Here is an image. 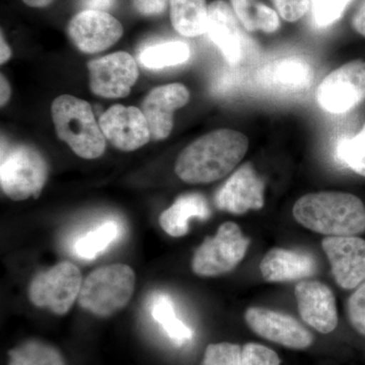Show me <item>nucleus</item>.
Listing matches in <instances>:
<instances>
[{"mask_svg": "<svg viewBox=\"0 0 365 365\" xmlns=\"http://www.w3.org/2000/svg\"><path fill=\"white\" fill-rule=\"evenodd\" d=\"M11 97V88L4 74L0 76V106L4 108Z\"/></svg>", "mask_w": 365, "mask_h": 365, "instance_id": "c9c22d12", "label": "nucleus"}, {"mask_svg": "<svg viewBox=\"0 0 365 365\" xmlns=\"http://www.w3.org/2000/svg\"><path fill=\"white\" fill-rule=\"evenodd\" d=\"M202 365H242V347L228 342L210 344L206 348Z\"/></svg>", "mask_w": 365, "mask_h": 365, "instance_id": "c85d7f7f", "label": "nucleus"}, {"mask_svg": "<svg viewBox=\"0 0 365 365\" xmlns=\"http://www.w3.org/2000/svg\"><path fill=\"white\" fill-rule=\"evenodd\" d=\"M190 93L181 83L158 86L144 98L141 111L150 126L153 140H165L174 126V112L188 104Z\"/></svg>", "mask_w": 365, "mask_h": 365, "instance_id": "dca6fc26", "label": "nucleus"}, {"mask_svg": "<svg viewBox=\"0 0 365 365\" xmlns=\"http://www.w3.org/2000/svg\"><path fill=\"white\" fill-rule=\"evenodd\" d=\"M245 319L254 333L276 344L295 350L307 349L313 344L312 333L287 314L264 307H249Z\"/></svg>", "mask_w": 365, "mask_h": 365, "instance_id": "9b49d317", "label": "nucleus"}, {"mask_svg": "<svg viewBox=\"0 0 365 365\" xmlns=\"http://www.w3.org/2000/svg\"><path fill=\"white\" fill-rule=\"evenodd\" d=\"M242 365H281V360L267 346L247 343L242 347Z\"/></svg>", "mask_w": 365, "mask_h": 365, "instance_id": "c756f323", "label": "nucleus"}, {"mask_svg": "<svg viewBox=\"0 0 365 365\" xmlns=\"http://www.w3.org/2000/svg\"><path fill=\"white\" fill-rule=\"evenodd\" d=\"M332 268L334 279L344 289L365 282V240L352 237H327L322 242Z\"/></svg>", "mask_w": 365, "mask_h": 365, "instance_id": "f8f14e48", "label": "nucleus"}, {"mask_svg": "<svg viewBox=\"0 0 365 365\" xmlns=\"http://www.w3.org/2000/svg\"><path fill=\"white\" fill-rule=\"evenodd\" d=\"M51 115L57 136L78 157L95 160L105 153L106 137L88 102L59 96L53 101Z\"/></svg>", "mask_w": 365, "mask_h": 365, "instance_id": "7ed1b4c3", "label": "nucleus"}, {"mask_svg": "<svg viewBox=\"0 0 365 365\" xmlns=\"http://www.w3.org/2000/svg\"><path fill=\"white\" fill-rule=\"evenodd\" d=\"M292 213L302 227L329 237H352L365 232V205L345 192L326 191L300 197Z\"/></svg>", "mask_w": 365, "mask_h": 365, "instance_id": "f03ea898", "label": "nucleus"}, {"mask_svg": "<svg viewBox=\"0 0 365 365\" xmlns=\"http://www.w3.org/2000/svg\"><path fill=\"white\" fill-rule=\"evenodd\" d=\"M83 281L78 266L68 261L60 262L33 278L29 287V297L34 306L62 316L68 313L78 300Z\"/></svg>", "mask_w": 365, "mask_h": 365, "instance_id": "0eeeda50", "label": "nucleus"}, {"mask_svg": "<svg viewBox=\"0 0 365 365\" xmlns=\"http://www.w3.org/2000/svg\"><path fill=\"white\" fill-rule=\"evenodd\" d=\"M300 317L304 323L322 334L332 333L338 326L335 295L325 283L302 281L294 288Z\"/></svg>", "mask_w": 365, "mask_h": 365, "instance_id": "2eb2a0df", "label": "nucleus"}, {"mask_svg": "<svg viewBox=\"0 0 365 365\" xmlns=\"http://www.w3.org/2000/svg\"><path fill=\"white\" fill-rule=\"evenodd\" d=\"M48 168L39 151L30 145L1 146L0 184L14 201L39 198L47 181Z\"/></svg>", "mask_w": 365, "mask_h": 365, "instance_id": "39448f33", "label": "nucleus"}, {"mask_svg": "<svg viewBox=\"0 0 365 365\" xmlns=\"http://www.w3.org/2000/svg\"><path fill=\"white\" fill-rule=\"evenodd\" d=\"M237 20L249 32L274 33L279 29L278 14L258 0H230Z\"/></svg>", "mask_w": 365, "mask_h": 365, "instance_id": "5701e85b", "label": "nucleus"}, {"mask_svg": "<svg viewBox=\"0 0 365 365\" xmlns=\"http://www.w3.org/2000/svg\"><path fill=\"white\" fill-rule=\"evenodd\" d=\"M170 21L178 33L185 37L206 34L208 6L206 0H170Z\"/></svg>", "mask_w": 365, "mask_h": 365, "instance_id": "aec40b11", "label": "nucleus"}, {"mask_svg": "<svg viewBox=\"0 0 365 365\" xmlns=\"http://www.w3.org/2000/svg\"><path fill=\"white\" fill-rule=\"evenodd\" d=\"M278 14L287 21L294 23L307 13L311 0H272Z\"/></svg>", "mask_w": 365, "mask_h": 365, "instance_id": "2f4dec72", "label": "nucleus"}, {"mask_svg": "<svg viewBox=\"0 0 365 365\" xmlns=\"http://www.w3.org/2000/svg\"><path fill=\"white\" fill-rule=\"evenodd\" d=\"M313 256L282 248L269 250L261 261L260 271L267 282H285L309 277L317 272Z\"/></svg>", "mask_w": 365, "mask_h": 365, "instance_id": "a211bd4d", "label": "nucleus"}, {"mask_svg": "<svg viewBox=\"0 0 365 365\" xmlns=\"http://www.w3.org/2000/svg\"><path fill=\"white\" fill-rule=\"evenodd\" d=\"M120 227L116 222H107L79 237L76 253L79 258L93 260L103 253L119 237Z\"/></svg>", "mask_w": 365, "mask_h": 365, "instance_id": "393cba45", "label": "nucleus"}, {"mask_svg": "<svg viewBox=\"0 0 365 365\" xmlns=\"http://www.w3.org/2000/svg\"><path fill=\"white\" fill-rule=\"evenodd\" d=\"M353 0H311L312 19L318 28H327L339 21Z\"/></svg>", "mask_w": 365, "mask_h": 365, "instance_id": "cd10ccee", "label": "nucleus"}, {"mask_svg": "<svg viewBox=\"0 0 365 365\" xmlns=\"http://www.w3.org/2000/svg\"><path fill=\"white\" fill-rule=\"evenodd\" d=\"M335 158L341 165L365 178V123L359 133L339 139Z\"/></svg>", "mask_w": 365, "mask_h": 365, "instance_id": "bb28decb", "label": "nucleus"}, {"mask_svg": "<svg viewBox=\"0 0 365 365\" xmlns=\"http://www.w3.org/2000/svg\"><path fill=\"white\" fill-rule=\"evenodd\" d=\"M123 33V26L112 14L93 9H85L76 14L67 26L71 42L88 54L112 47L121 39Z\"/></svg>", "mask_w": 365, "mask_h": 365, "instance_id": "9d476101", "label": "nucleus"}, {"mask_svg": "<svg viewBox=\"0 0 365 365\" xmlns=\"http://www.w3.org/2000/svg\"><path fill=\"white\" fill-rule=\"evenodd\" d=\"M191 50L188 44L180 41L150 46L140 53L139 60L146 68L162 69L185 63L190 58Z\"/></svg>", "mask_w": 365, "mask_h": 365, "instance_id": "b1692460", "label": "nucleus"}, {"mask_svg": "<svg viewBox=\"0 0 365 365\" xmlns=\"http://www.w3.org/2000/svg\"><path fill=\"white\" fill-rule=\"evenodd\" d=\"M210 213L205 197L198 193L185 194L163 211L160 216V225L170 237H184L188 234L192 218L207 220Z\"/></svg>", "mask_w": 365, "mask_h": 365, "instance_id": "6ab92c4d", "label": "nucleus"}, {"mask_svg": "<svg viewBox=\"0 0 365 365\" xmlns=\"http://www.w3.org/2000/svg\"><path fill=\"white\" fill-rule=\"evenodd\" d=\"M98 124L106 138L120 150H138L151 139L146 118L136 107L112 106L101 116Z\"/></svg>", "mask_w": 365, "mask_h": 365, "instance_id": "ddd939ff", "label": "nucleus"}, {"mask_svg": "<svg viewBox=\"0 0 365 365\" xmlns=\"http://www.w3.org/2000/svg\"><path fill=\"white\" fill-rule=\"evenodd\" d=\"M86 9L93 11H107L112 9L115 4V0H83Z\"/></svg>", "mask_w": 365, "mask_h": 365, "instance_id": "f704fd0d", "label": "nucleus"}, {"mask_svg": "<svg viewBox=\"0 0 365 365\" xmlns=\"http://www.w3.org/2000/svg\"><path fill=\"white\" fill-rule=\"evenodd\" d=\"M234 9L223 0H215L208 6V37L222 51L230 64H237L244 51V34Z\"/></svg>", "mask_w": 365, "mask_h": 365, "instance_id": "f3484780", "label": "nucleus"}, {"mask_svg": "<svg viewBox=\"0 0 365 365\" xmlns=\"http://www.w3.org/2000/svg\"><path fill=\"white\" fill-rule=\"evenodd\" d=\"M134 288L135 273L130 266H103L91 271L83 279L78 304L96 316H111L128 304Z\"/></svg>", "mask_w": 365, "mask_h": 365, "instance_id": "20e7f679", "label": "nucleus"}, {"mask_svg": "<svg viewBox=\"0 0 365 365\" xmlns=\"http://www.w3.org/2000/svg\"><path fill=\"white\" fill-rule=\"evenodd\" d=\"M250 239L237 223L218 227L213 237H206L192 258V270L202 277H215L234 270L246 256Z\"/></svg>", "mask_w": 365, "mask_h": 365, "instance_id": "423d86ee", "label": "nucleus"}, {"mask_svg": "<svg viewBox=\"0 0 365 365\" xmlns=\"http://www.w3.org/2000/svg\"><path fill=\"white\" fill-rule=\"evenodd\" d=\"M265 79L284 90H304L313 79V71L304 60L292 57L274 62L266 71Z\"/></svg>", "mask_w": 365, "mask_h": 365, "instance_id": "412c9836", "label": "nucleus"}, {"mask_svg": "<svg viewBox=\"0 0 365 365\" xmlns=\"http://www.w3.org/2000/svg\"><path fill=\"white\" fill-rule=\"evenodd\" d=\"M365 100V61L354 60L331 72L317 90L319 107L332 114H344Z\"/></svg>", "mask_w": 365, "mask_h": 365, "instance_id": "6e6552de", "label": "nucleus"}, {"mask_svg": "<svg viewBox=\"0 0 365 365\" xmlns=\"http://www.w3.org/2000/svg\"><path fill=\"white\" fill-rule=\"evenodd\" d=\"M91 91L101 98H125L138 78L135 60L127 52H116L88 64Z\"/></svg>", "mask_w": 365, "mask_h": 365, "instance_id": "1a4fd4ad", "label": "nucleus"}, {"mask_svg": "<svg viewBox=\"0 0 365 365\" xmlns=\"http://www.w3.org/2000/svg\"><path fill=\"white\" fill-rule=\"evenodd\" d=\"M134 7L144 16H157L165 13L168 0H132Z\"/></svg>", "mask_w": 365, "mask_h": 365, "instance_id": "473e14b6", "label": "nucleus"}, {"mask_svg": "<svg viewBox=\"0 0 365 365\" xmlns=\"http://www.w3.org/2000/svg\"><path fill=\"white\" fill-rule=\"evenodd\" d=\"M263 180L251 163L235 170L215 195L216 207L232 215H245L250 210H259L264 206Z\"/></svg>", "mask_w": 365, "mask_h": 365, "instance_id": "4468645a", "label": "nucleus"}, {"mask_svg": "<svg viewBox=\"0 0 365 365\" xmlns=\"http://www.w3.org/2000/svg\"><path fill=\"white\" fill-rule=\"evenodd\" d=\"M249 140L241 132L220 129L187 146L178 158L175 172L188 184H207L227 177L246 155Z\"/></svg>", "mask_w": 365, "mask_h": 365, "instance_id": "f257e3e1", "label": "nucleus"}, {"mask_svg": "<svg viewBox=\"0 0 365 365\" xmlns=\"http://www.w3.org/2000/svg\"><path fill=\"white\" fill-rule=\"evenodd\" d=\"M23 1L28 6L35 7V9H43V7L50 6L55 0H23Z\"/></svg>", "mask_w": 365, "mask_h": 365, "instance_id": "4c0bfd02", "label": "nucleus"}, {"mask_svg": "<svg viewBox=\"0 0 365 365\" xmlns=\"http://www.w3.org/2000/svg\"><path fill=\"white\" fill-rule=\"evenodd\" d=\"M11 54H13V52H11V47L7 44L4 32L1 31V36H0V63L4 64L9 61Z\"/></svg>", "mask_w": 365, "mask_h": 365, "instance_id": "e433bc0d", "label": "nucleus"}, {"mask_svg": "<svg viewBox=\"0 0 365 365\" xmlns=\"http://www.w3.org/2000/svg\"><path fill=\"white\" fill-rule=\"evenodd\" d=\"M150 311L153 319L176 344H186L193 338L192 329L178 318L174 302L169 294L163 292L153 294L150 302Z\"/></svg>", "mask_w": 365, "mask_h": 365, "instance_id": "4be33fe9", "label": "nucleus"}, {"mask_svg": "<svg viewBox=\"0 0 365 365\" xmlns=\"http://www.w3.org/2000/svg\"><path fill=\"white\" fill-rule=\"evenodd\" d=\"M347 314L355 331L365 337V282L348 299Z\"/></svg>", "mask_w": 365, "mask_h": 365, "instance_id": "7c9ffc66", "label": "nucleus"}, {"mask_svg": "<svg viewBox=\"0 0 365 365\" xmlns=\"http://www.w3.org/2000/svg\"><path fill=\"white\" fill-rule=\"evenodd\" d=\"M9 365H66L63 357L54 347L30 341L9 352Z\"/></svg>", "mask_w": 365, "mask_h": 365, "instance_id": "a878e982", "label": "nucleus"}, {"mask_svg": "<svg viewBox=\"0 0 365 365\" xmlns=\"http://www.w3.org/2000/svg\"><path fill=\"white\" fill-rule=\"evenodd\" d=\"M352 26L359 35L365 37V0L360 4L353 16Z\"/></svg>", "mask_w": 365, "mask_h": 365, "instance_id": "72a5a7b5", "label": "nucleus"}]
</instances>
